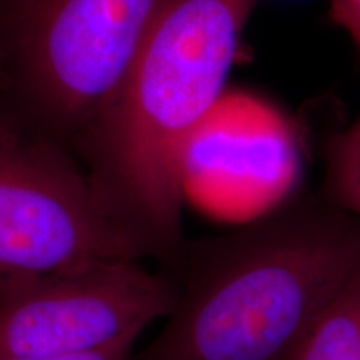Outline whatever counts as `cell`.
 <instances>
[{"label": "cell", "mask_w": 360, "mask_h": 360, "mask_svg": "<svg viewBox=\"0 0 360 360\" xmlns=\"http://www.w3.org/2000/svg\"><path fill=\"white\" fill-rule=\"evenodd\" d=\"M330 11L360 52V0H330Z\"/></svg>", "instance_id": "obj_10"}, {"label": "cell", "mask_w": 360, "mask_h": 360, "mask_svg": "<svg viewBox=\"0 0 360 360\" xmlns=\"http://www.w3.org/2000/svg\"><path fill=\"white\" fill-rule=\"evenodd\" d=\"M143 259L69 148L0 107V292L97 260Z\"/></svg>", "instance_id": "obj_4"}, {"label": "cell", "mask_w": 360, "mask_h": 360, "mask_svg": "<svg viewBox=\"0 0 360 360\" xmlns=\"http://www.w3.org/2000/svg\"><path fill=\"white\" fill-rule=\"evenodd\" d=\"M137 342L117 345L112 349L96 350L84 354H62V355H0V360H134L137 352Z\"/></svg>", "instance_id": "obj_9"}, {"label": "cell", "mask_w": 360, "mask_h": 360, "mask_svg": "<svg viewBox=\"0 0 360 360\" xmlns=\"http://www.w3.org/2000/svg\"><path fill=\"white\" fill-rule=\"evenodd\" d=\"M177 297L134 360H292L360 277V220L339 205L282 200L225 236L186 242Z\"/></svg>", "instance_id": "obj_2"}, {"label": "cell", "mask_w": 360, "mask_h": 360, "mask_svg": "<svg viewBox=\"0 0 360 360\" xmlns=\"http://www.w3.org/2000/svg\"><path fill=\"white\" fill-rule=\"evenodd\" d=\"M292 360H360V277L328 304Z\"/></svg>", "instance_id": "obj_7"}, {"label": "cell", "mask_w": 360, "mask_h": 360, "mask_svg": "<svg viewBox=\"0 0 360 360\" xmlns=\"http://www.w3.org/2000/svg\"><path fill=\"white\" fill-rule=\"evenodd\" d=\"M327 191L335 205L360 220V119L328 147Z\"/></svg>", "instance_id": "obj_8"}, {"label": "cell", "mask_w": 360, "mask_h": 360, "mask_svg": "<svg viewBox=\"0 0 360 360\" xmlns=\"http://www.w3.org/2000/svg\"><path fill=\"white\" fill-rule=\"evenodd\" d=\"M164 0H0V107L74 154Z\"/></svg>", "instance_id": "obj_3"}, {"label": "cell", "mask_w": 360, "mask_h": 360, "mask_svg": "<svg viewBox=\"0 0 360 360\" xmlns=\"http://www.w3.org/2000/svg\"><path fill=\"white\" fill-rule=\"evenodd\" d=\"M295 164L289 119L262 97L225 92L192 143L187 175L202 169L225 204L257 217L289 197Z\"/></svg>", "instance_id": "obj_6"}, {"label": "cell", "mask_w": 360, "mask_h": 360, "mask_svg": "<svg viewBox=\"0 0 360 360\" xmlns=\"http://www.w3.org/2000/svg\"><path fill=\"white\" fill-rule=\"evenodd\" d=\"M259 0H164L74 155L142 257L177 267L192 143L212 114Z\"/></svg>", "instance_id": "obj_1"}, {"label": "cell", "mask_w": 360, "mask_h": 360, "mask_svg": "<svg viewBox=\"0 0 360 360\" xmlns=\"http://www.w3.org/2000/svg\"><path fill=\"white\" fill-rule=\"evenodd\" d=\"M172 278L141 260H97L0 292V355H62L137 342L170 314Z\"/></svg>", "instance_id": "obj_5"}]
</instances>
